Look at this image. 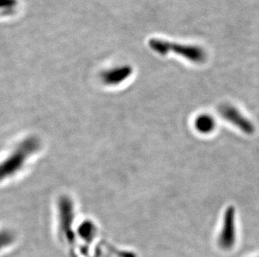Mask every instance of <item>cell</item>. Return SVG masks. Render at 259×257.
Returning a JSON list of instances; mask_svg holds the SVG:
<instances>
[{"mask_svg": "<svg viewBox=\"0 0 259 257\" xmlns=\"http://www.w3.org/2000/svg\"><path fill=\"white\" fill-rule=\"evenodd\" d=\"M149 46L153 51L162 56L172 52L196 63H203L206 59V52L198 45L177 44L164 39H149Z\"/></svg>", "mask_w": 259, "mask_h": 257, "instance_id": "6da1fadb", "label": "cell"}, {"mask_svg": "<svg viewBox=\"0 0 259 257\" xmlns=\"http://www.w3.org/2000/svg\"><path fill=\"white\" fill-rule=\"evenodd\" d=\"M233 210L229 209L226 214L225 226L221 237V245L223 247L229 248L233 245L235 238L234 224H233Z\"/></svg>", "mask_w": 259, "mask_h": 257, "instance_id": "7a4b0ae2", "label": "cell"}, {"mask_svg": "<svg viewBox=\"0 0 259 257\" xmlns=\"http://www.w3.org/2000/svg\"><path fill=\"white\" fill-rule=\"evenodd\" d=\"M222 113L225 117L226 119H228L230 121L233 122V124H237L238 126L243 128V131H246L247 133H250L252 131V127L251 124L247 122L246 119H243L242 117H239V114L237 110H235L234 108L225 105L222 108Z\"/></svg>", "mask_w": 259, "mask_h": 257, "instance_id": "3957f363", "label": "cell"}, {"mask_svg": "<svg viewBox=\"0 0 259 257\" xmlns=\"http://www.w3.org/2000/svg\"><path fill=\"white\" fill-rule=\"evenodd\" d=\"M132 73V69L130 66H122L120 68H116L112 71H108L103 74V78L105 80L106 82L109 84H113V83L119 82L124 80L126 78Z\"/></svg>", "mask_w": 259, "mask_h": 257, "instance_id": "277c9868", "label": "cell"}, {"mask_svg": "<svg viewBox=\"0 0 259 257\" xmlns=\"http://www.w3.org/2000/svg\"><path fill=\"white\" fill-rule=\"evenodd\" d=\"M196 126L202 133H209L215 127V121L210 115L202 114L196 119Z\"/></svg>", "mask_w": 259, "mask_h": 257, "instance_id": "5b68a950", "label": "cell"}, {"mask_svg": "<svg viewBox=\"0 0 259 257\" xmlns=\"http://www.w3.org/2000/svg\"><path fill=\"white\" fill-rule=\"evenodd\" d=\"M17 5L16 0H0V10H11Z\"/></svg>", "mask_w": 259, "mask_h": 257, "instance_id": "8992f818", "label": "cell"}]
</instances>
